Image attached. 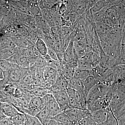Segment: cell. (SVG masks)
Instances as JSON below:
<instances>
[{"instance_id":"cell-18","label":"cell","mask_w":125,"mask_h":125,"mask_svg":"<svg viewBox=\"0 0 125 125\" xmlns=\"http://www.w3.org/2000/svg\"><path fill=\"white\" fill-rule=\"evenodd\" d=\"M69 88L76 91L84 90L83 82L74 76L69 80Z\"/></svg>"},{"instance_id":"cell-27","label":"cell","mask_w":125,"mask_h":125,"mask_svg":"<svg viewBox=\"0 0 125 125\" xmlns=\"http://www.w3.org/2000/svg\"><path fill=\"white\" fill-rule=\"evenodd\" d=\"M47 54L52 60H59L55 52L54 49H52L51 48L48 47Z\"/></svg>"},{"instance_id":"cell-17","label":"cell","mask_w":125,"mask_h":125,"mask_svg":"<svg viewBox=\"0 0 125 125\" xmlns=\"http://www.w3.org/2000/svg\"><path fill=\"white\" fill-rule=\"evenodd\" d=\"M40 55L44 56L47 54L48 47L46 43L42 39L38 38L35 42L34 46Z\"/></svg>"},{"instance_id":"cell-19","label":"cell","mask_w":125,"mask_h":125,"mask_svg":"<svg viewBox=\"0 0 125 125\" xmlns=\"http://www.w3.org/2000/svg\"><path fill=\"white\" fill-rule=\"evenodd\" d=\"M92 75V71L82 70L78 68L75 73L74 77L78 78L81 81H84L89 76Z\"/></svg>"},{"instance_id":"cell-3","label":"cell","mask_w":125,"mask_h":125,"mask_svg":"<svg viewBox=\"0 0 125 125\" xmlns=\"http://www.w3.org/2000/svg\"><path fill=\"white\" fill-rule=\"evenodd\" d=\"M52 94L59 105L61 111L64 112L70 108L69 97L66 90H53Z\"/></svg>"},{"instance_id":"cell-14","label":"cell","mask_w":125,"mask_h":125,"mask_svg":"<svg viewBox=\"0 0 125 125\" xmlns=\"http://www.w3.org/2000/svg\"><path fill=\"white\" fill-rule=\"evenodd\" d=\"M36 116L43 125H47L51 118L49 110L46 106L39 112Z\"/></svg>"},{"instance_id":"cell-29","label":"cell","mask_w":125,"mask_h":125,"mask_svg":"<svg viewBox=\"0 0 125 125\" xmlns=\"http://www.w3.org/2000/svg\"><path fill=\"white\" fill-rule=\"evenodd\" d=\"M23 94V92H22V90L18 86L16 89L13 97L16 98H18L22 96Z\"/></svg>"},{"instance_id":"cell-7","label":"cell","mask_w":125,"mask_h":125,"mask_svg":"<svg viewBox=\"0 0 125 125\" xmlns=\"http://www.w3.org/2000/svg\"><path fill=\"white\" fill-rule=\"evenodd\" d=\"M69 80L63 76L61 72H58L55 83L51 87V89L53 90H66L69 88Z\"/></svg>"},{"instance_id":"cell-9","label":"cell","mask_w":125,"mask_h":125,"mask_svg":"<svg viewBox=\"0 0 125 125\" xmlns=\"http://www.w3.org/2000/svg\"><path fill=\"white\" fill-rule=\"evenodd\" d=\"M0 112L6 117H12L20 113L10 103L0 102Z\"/></svg>"},{"instance_id":"cell-6","label":"cell","mask_w":125,"mask_h":125,"mask_svg":"<svg viewBox=\"0 0 125 125\" xmlns=\"http://www.w3.org/2000/svg\"><path fill=\"white\" fill-rule=\"evenodd\" d=\"M79 59L74 48L73 40H71L65 50L62 61L67 63L78 62Z\"/></svg>"},{"instance_id":"cell-15","label":"cell","mask_w":125,"mask_h":125,"mask_svg":"<svg viewBox=\"0 0 125 125\" xmlns=\"http://www.w3.org/2000/svg\"><path fill=\"white\" fill-rule=\"evenodd\" d=\"M52 91L50 88L38 87L33 88L31 90L30 94L34 97H43L48 94H52Z\"/></svg>"},{"instance_id":"cell-8","label":"cell","mask_w":125,"mask_h":125,"mask_svg":"<svg viewBox=\"0 0 125 125\" xmlns=\"http://www.w3.org/2000/svg\"><path fill=\"white\" fill-rule=\"evenodd\" d=\"M110 111L111 109L109 106L105 109L93 112L91 113L90 116L95 123L97 124H101L106 120Z\"/></svg>"},{"instance_id":"cell-4","label":"cell","mask_w":125,"mask_h":125,"mask_svg":"<svg viewBox=\"0 0 125 125\" xmlns=\"http://www.w3.org/2000/svg\"><path fill=\"white\" fill-rule=\"evenodd\" d=\"M64 112L71 120L78 123L83 118L90 116L91 114V113L87 109L83 110L77 108H69Z\"/></svg>"},{"instance_id":"cell-33","label":"cell","mask_w":125,"mask_h":125,"mask_svg":"<svg viewBox=\"0 0 125 125\" xmlns=\"http://www.w3.org/2000/svg\"></svg>"},{"instance_id":"cell-12","label":"cell","mask_w":125,"mask_h":125,"mask_svg":"<svg viewBox=\"0 0 125 125\" xmlns=\"http://www.w3.org/2000/svg\"><path fill=\"white\" fill-rule=\"evenodd\" d=\"M43 57L46 61L47 65L52 67L58 72H61L64 67V63L62 61L52 60L47 54Z\"/></svg>"},{"instance_id":"cell-31","label":"cell","mask_w":125,"mask_h":125,"mask_svg":"<svg viewBox=\"0 0 125 125\" xmlns=\"http://www.w3.org/2000/svg\"><path fill=\"white\" fill-rule=\"evenodd\" d=\"M4 79V74L3 71L0 67V80H3Z\"/></svg>"},{"instance_id":"cell-11","label":"cell","mask_w":125,"mask_h":125,"mask_svg":"<svg viewBox=\"0 0 125 125\" xmlns=\"http://www.w3.org/2000/svg\"><path fill=\"white\" fill-rule=\"evenodd\" d=\"M107 69L103 68L99 65L91 70L92 75H93L97 82H102L106 76Z\"/></svg>"},{"instance_id":"cell-23","label":"cell","mask_w":125,"mask_h":125,"mask_svg":"<svg viewBox=\"0 0 125 125\" xmlns=\"http://www.w3.org/2000/svg\"><path fill=\"white\" fill-rule=\"evenodd\" d=\"M25 125H43L36 116L26 114Z\"/></svg>"},{"instance_id":"cell-30","label":"cell","mask_w":125,"mask_h":125,"mask_svg":"<svg viewBox=\"0 0 125 125\" xmlns=\"http://www.w3.org/2000/svg\"><path fill=\"white\" fill-rule=\"evenodd\" d=\"M47 125H62V123H60L55 120L51 119Z\"/></svg>"},{"instance_id":"cell-5","label":"cell","mask_w":125,"mask_h":125,"mask_svg":"<svg viewBox=\"0 0 125 125\" xmlns=\"http://www.w3.org/2000/svg\"><path fill=\"white\" fill-rule=\"evenodd\" d=\"M43 98L45 101V106L49 110L51 118L62 112L59 105L52 94H48Z\"/></svg>"},{"instance_id":"cell-1","label":"cell","mask_w":125,"mask_h":125,"mask_svg":"<svg viewBox=\"0 0 125 125\" xmlns=\"http://www.w3.org/2000/svg\"><path fill=\"white\" fill-rule=\"evenodd\" d=\"M109 87L97 82L90 90L87 97V107L92 103L99 98H105Z\"/></svg>"},{"instance_id":"cell-22","label":"cell","mask_w":125,"mask_h":125,"mask_svg":"<svg viewBox=\"0 0 125 125\" xmlns=\"http://www.w3.org/2000/svg\"><path fill=\"white\" fill-rule=\"evenodd\" d=\"M11 118L13 125H24L26 119V114L20 113L16 116Z\"/></svg>"},{"instance_id":"cell-25","label":"cell","mask_w":125,"mask_h":125,"mask_svg":"<svg viewBox=\"0 0 125 125\" xmlns=\"http://www.w3.org/2000/svg\"><path fill=\"white\" fill-rule=\"evenodd\" d=\"M34 64L37 69L43 70L47 65V62L44 57L40 56L37 57Z\"/></svg>"},{"instance_id":"cell-26","label":"cell","mask_w":125,"mask_h":125,"mask_svg":"<svg viewBox=\"0 0 125 125\" xmlns=\"http://www.w3.org/2000/svg\"><path fill=\"white\" fill-rule=\"evenodd\" d=\"M98 124L95 123L90 116L83 118L79 122V125H97Z\"/></svg>"},{"instance_id":"cell-10","label":"cell","mask_w":125,"mask_h":125,"mask_svg":"<svg viewBox=\"0 0 125 125\" xmlns=\"http://www.w3.org/2000/svg\"><path fill=\"white\" fill-rule=\"evenodd\" d=\"M109 103L104 98H99L92 103L87 107L90 113L100 109H105L109 106Z\"/></svg>"},{"instance_id":"cell-2","label":"cell","mask_w":125,"mask_h":125,"mask_svg":"<svg viewBox=\"0 0 125 125\" xmlns=\"http://www.w3.org/2000/svg\"><path fill=\"white\" fill-rule=\"evenodd\" d=\"M45 106V101L43 97H34L31 99L28 106L24 110V112L25 114L36 116Z\"/></svg>"},{"instance_id":"cell-16","label":"cell","mask_w":125,"mask_h":125,"mask_svg":"<svg viewBox=\"0 0 125 125\" xmlns=\"http://www.w3.org/2000/svg\"><path fill=\"white\" fill-rule=\"evenodd\" d=\"M97 83V80L93 75H90L83 81L84 92L86 96H88L90 90L92 89Z\"/></svg>"},{"instance_id":"cell-28","label":"cell","mask_w":125,"mask_h":125,"mask_svg":"<svg viewBox=\"0 0 125 125\" xmlns=\"http://www.w3.org/2000/svg\"><path fill=\"white\" fill-rule=\"evenodd\" d=\"M1 125H13L11 117H6L1 120L0 121Z\"/></svg>"},{"instance_id":"cell-24","label":"cell","mask_w":125,"mask_h":125,"mask_svg":"<svg viewBox=\"0 0 125 125\" xmlns=\"http://www.w3.org/2000/svg\"><path fill=\"white\" fill-rule=\"evenodd\" d=\"M58 72L52 67L46 65L43 69L44 78L46 80L52 76L57 75Z\"/></svg>"},{"instance_id":"cell-20","label":"cell","mask_w":125,"mask_h":125,"mask_svg":"<svg viewBox=\"0 0 125 125\" xmlns=\"http://www.w3.org/2000/svg\"><path fill=\"white\" fill-rule=\"evenodd\" d=\"M107 4V0H99L92 7L91 13L94 14L101 11L106 7Z\"/></svg>"},{"instance_id":"cell-32","label":"cell","mask_w":125,"mask_h":125,"mask_svg":"<svg viewBox=\"0 0 125 125\" xmlns=\"http://www.w3.org/2000/svg\"></svg>"},{"instance_id":"cell-21","label":"cell","mask_w":125,"mask_h":125,"mask_svg":"<svg viewBox=\"0 0 125 125\" xmlns=\"http://www.w3.org/2000/svg\"><path fill=\"white\" fill-rule=\"evenodd\" d=\"M18 87L17 84L7 83L5 86L2 92L8 96L13 97L16 89Z\"/></svg>"},{"instance_id":"cell-13","label":"cell","mask_w":125,"mask_h":125,"mask_svg":"<svg viewBox=\"0 0 125 125\" xmlns=\"http://www.w3.org/2000/svg\"><path fill=\"white\" fill-rule=\"evenodd\" d=\"M69 102L70 108H77L81 109L76 96V90L68 88L66 89Z\"/></svg>"}]
</instances>
